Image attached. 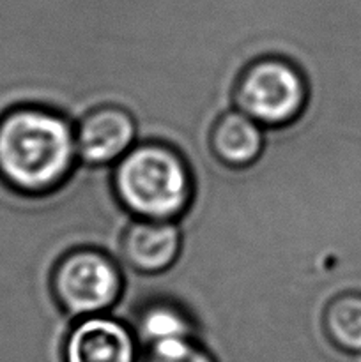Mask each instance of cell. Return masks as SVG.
Returning <instances> with one entry per match:
<instances>
[{"instance_id":"1","label":"cell","mask_w":361,"mask_h":362,"mask_svg":"<svg viewBox=\"0 0 361 362\" xmlns=\"http://www.w3.org/2000/svg\"><path fill=\"white\" fill-rule=\"evenodd\" d=\"M78 161L74 126L41 105L0 113V180L25 197H46L69 180Z\"/></svg>"},{"instance_id":"2","label":"cell","mask_w":361,"mask_h":362,"mask_svg":"<svg viewBox=\"0 0 361 362\" xmlns=\"http://www.w3.org/2000/svg\"><path fill=\"white\" fill-rule=\"evenodd\" d=\"M112 193L133 218L176 221L193 205L195 177L176 147L147 140L113 165Z\"/></svg>"},{"instance_id":"3","label":"cell","mask_w":361,"mask_h":362,"mask_svg":"<svg viewBox=\"0 0 361 362\" xmlns=\"http://www.w3.org/2000/svg\"><path fill=\"white\" fill-rule=\"evenodd\" d=\"M232 99L237 110L265 129H283L306 112L310 85L303 71L289 59L264 55L239 71Z\"/></svg>"},{"instance_id":"4","label":"cell","mask_w":361,"mask_h":362,"mask_svg":"<svg viewBox=\"0 0 361 362\" xmlns=\"http://www.w3.org/2000/svg\"><path fill=\"white\" fill-rule=\"evenodd\" d=\"M50 290L60 311L84 318L105 315L120 299V269L98 247H74L60 255L50 271Z\"/></svg>"},{"instance_id":"5","label":"cell","mask_w":361,"mask_h":362,"mask_svg":"<svg viewBox=\"0 0 361 362\" xmlns=\"http://www.w3.org/2000/svg\"><path fill=\"white\" fill-rule=\"evenodd\" d=\"M78 159L92 168L115 165L137 145L138 124L120 105H101L88 110L74 126Z\"/></svg>"},{"instance_id":"6","label":"cell","mask_w":361,"mask_h":362,"mask_svg":"<svg viewBox=\"0 0 361 362\" xmlns=\"http://www.w3.org/2000/svg\"><path fill=\"white\" fill-rule=\"evenodd\" d=\"M133 329L108 315L78 318L62 349L64 362H137Z\"/></svg>"},{"instance_id":"7","label":"cell","mask_w":361,"mask_h":362,"mask_svg":"<svg viewBox=\"0 0 361 362\" xmlns=\"http://www.w3.org/2000/svg\"><path fill=\"white\" fill-rule=\"evenodd\" d=\"M183 230L176 221L134 218L122 230L119 251L127 267L140 274H163L183 255Z\"/></svg>"},{"instance_id":"8","label":"cell","mask_w":361,"mask_h":362,"mask_svg":"<svg viewBox=\"0 0 361 362\" xmlns=\"http://www.w3.org/2000/svg\"><path fill=\"white\" fill-rule=\"evenodd\" d=\"M211 156L230 170H248L260 161L265 151V127L241 110L219 113L209 127Z\"/></svg>"},{"instance_id":"9","label":"cell","mask_w":361,"mask_h":362,"mask_svg":"<svg viewBox=\"0 0 361 362\" xmlns=\"http://www.w3.org/2000/svg\"><path fill=\"white\" fill-rule=\"evenodd\" d=\"M133 332L145 349L176 339L197 338L193 317L177 300L151 299L134 315Z\"/></svg>"},{"instance_id":"10","label":"cell","mask_w":361,"mask_h":362,"mask_svg":"<svg viewBox=\"0 0 361 362\" xmlns=\"http://www.w3.org/2000/svg\"><path fill=\"white\" fill-rule=\"evenodd\" d=\"M326 339L345 354H361V290H345L326 303L321 315Z\"/></svg>"},{"instance_id":"11","label":"cell","mask_w":361,"mask_h":362,"mask_svg":"<svg viewBox=\"0 0 361 362\" xmlns=\"http://www.w3.org/2000/svg\"><path fill=\"white\" fill-rule=\"evenodd\" d=\"M144 362H216V359L197 338H188L151 346Z\"/></svg>"}]
</instances>
